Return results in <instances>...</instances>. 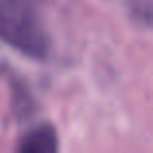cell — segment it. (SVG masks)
I'll list each match as a JSON object with an SVG mask.
<instances>
[{"label": "cell", "mask_w": 153, "mask_h": 153, "mask_svg": "<svg viewBox=\"0 0 153 153\" xmlns=\"http://www.w3.org/2000/svg\"><path fill=\"white\" fill-rule=\"evenodd\" d=\"M16 149L19 153H54L58 151V134L52 124H39L19 140Z\"/></svg>", "instance_id": "obj_3"}, {"label": "cell", "mask_w": 153, "mask_h": 153, "mask_svg": "<svg viewBox=\"0 0 153 153\" xmlns=\"http://www.w3.org/2000/svg\"><path fill=\"white\" fill-rule=\"evenodd\" d=\"M0 70L6 72V79L10 83V89H12V111H14L16 118L23 120V118H29L37 112V103H35L33 95L29 91V85L23 78H19L14 70L6 66H0Z\"/></svg>", "instance_id": "obj_2"}, {"label": "cell", "mask_w": 153, "mask_h": 153, "mask_svg": "<svg viewBox=\"0 0 153 153\" xmlns=\"http://www.w3.org/2000/svg\"><path fill=\"white\" fill-rule=\"evenodd\" d=\"M45 0H0V41L35 60L51 52V37L39 8Z\"/></svg>", "instance_id": "obj_1"}, {"label": "cell", "mask_w": 153, "mask_h": 153, "mask_svg": "<svg viewBox=\"0 0 153 153\" xmlns=\"http://www.w3.org/2000/svg\"><path fill=\"white\" fill-rule=\"evenodd\" d=\"M128 10L130 16L138 25L149 27L151 25V0H128Z\"/></svg>", "instance_id": "obj_4"}]
</instances>
